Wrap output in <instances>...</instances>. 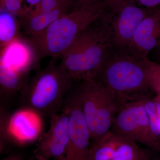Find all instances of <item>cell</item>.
Masks as SVG:
<instances>
[{
	"label": "cell",
	"instance_id": "cell-4",
	"mask_svg": "<svg viewBox=\"0 0 160 160\" xmlns=\"http://www.w3.org/2000/svg\"><path fill=\"white\" fill-rule=\"evenodd\" d=\"M94 79L102 83L114 94L119 106L123 103L151 97L143 59L126 51L109 59Z\"/></svg>",
	"mask_w": 160,
	"mask_h": 160
},
{
	"label": "cell",
	"instance_id": "cell-16",
	"mask_svg": "<svg viewBox=\"0 0 160 160\" xmlns=\"http://www.w3.org/2000/svg\"><path fill=\"white\" fill-rule=\"evenodd\" d=\"M17 17L6 10L0 13V44L1 48L12 41L23 37L20 32L21 25Z\"/></svg>",
	"mask_w": 160,
	"mask_h": 160
},
{
	"label": "cell",
	"instance_id": "cell-15",
	"mask_svg": "<svg viewBox=\"0 0 160 160\" xmlns=\"http://www.w3.org/2000/svg\"><path fill=\"white\" fill-rule=\"evenodd\" d=\"M29 80L0 63V87L2 96L9 99L18 93L21 94Z\"/></svg>",
	"mask_w": 160,
	"mask_h": 160
},
{
	"label": "cell",
	"instance_id": "cell-21",
	"mask_svg": "<svg viewBox=\"0 0 160 160\" xmlns=\"http://www.w3.org/2000/svg\"><path fill=\"white\" fill-rule=\"evenodd\" d=\"M0 9L11 12L17 17L28 12L26 6L22 5V0H0Z\"/></svg>",
	"mask_w": 160,
	"mask_h": 160
},
{
	"label": "cell",
	"instance_id": "cell-17",
	"mask_svg": "<svg viewBox=\"0 0 160 160\" xmlns=\"http://www.w3.org/2000/svg\"><path fill=\"white\" fill-rule=\"evenodd\" d=\"M146 153L136 142L121 136L119 143L112 160H147Z\"/></svg>",
	"mask_w": 160,
	"mask_h": 160
},
{
	"label": "cell",
	"instance_id": "cell-27",
	"mask_svg": "<svg viewBox=\"0 0 160 160\" xmlns=\"http://www.w3.org/2000/svg\"><path fill=\"white\" fill-rule=\"evenodd\" d=\"M38 160H49L48 159L45 158H38Z\"/></svg>",
	"mask_w": 160,
	"mask_h": 160
},
{
	"label": "cell",
	"instance_id": "cell-2",
	"mask_svg": "<svg viewBox=\"0 0 160 160\" xmlns=\"http://www.w3.org/2000/svg\"><path fill=\"white\" fill-rule=\"evenodd\" d=\"M104 1L76 9L56 20L46 29L33 36L26 37L37 61L46 57L58 59L78 35L101 18L105 10Z\"/></svg>",
	"mask_w": 160,
	"mask_h": 160
},
{
	"label": "cell",
	"instance_id": "cell-20",
	"mask_svg": "<svg viewBox=\"0 0 160 160\" xmlns=\"http://www.w3.org/2000/svg\"><path fill=\"white\" fill-rule=\"evenodd\" d=\"M67 6H71L73 8L71 0H42L32 9L28 10V12L30 14H37L53 11Z\"/></svg>",
	"mask_w": 160,
	"mask_h": 160
},
{
	"label": "cell",
	"instance_id": "cell-14",
	"mask_svg": "<svg viewBox=\"0 0 160 160\" xmlns=\"http://www.w3.org/2000/svg\"><path fill=\"white\" fill-rule=\"evenodd\" d=\"M121 136L110 131L91 142L87 160H112L114 157Z\"/></svg>",
	"mask_w": 160,
	"mask_h": 160
},
{
	"label": "cell",
	"instance_id": "cell-22",
	"mask_svg": "<svg viewBox=\"0 0 160 160\" xmlns=\"http://www.w3.org/2000/svg\"><path fill=\"white\" fill-rule=\"evenodd\" d=\"M106 1H124V2L132 3L140 7L150 9L160 8V0H106Z\"/></svg>",
	"mask_w": 160,
	"mask_h": 160
},
{
	"label": "cell",
	"instance_id": "cell-13",
	"mask_svg": "<svg viewBox=\"0 0 160 160\" xmlns=\"http://www.w3.org/2000/svg\"><path fill=\"white\" fill-rule=\"evenodd\" d=\"M73 10L72 6H67L37 14H30L27 12L18 18L24 33L27 37H31L38 34L59 18Z\"/></svg>",
	"mask_w": 160,
	"mask_h": 160
},
{
	"label": "cell",
	"instance_id": "cell-19",
	"mask_svg": "<svg viewBox=\"0 0 160 160\" xmlns=\"http://www.w3.org/2000/svg\"><path fill=\"white\" fill-rule=\"evenodd\" d=\"M144 104L152 132L160 141V117L155 101L154 98H148L144 100Z\"/></svg>",
	"mask_w": 160,
	"mask_h": 160
},
{
	"label": "cell",
	"instance_id": "cell-12",
	"mask_svg": "<svg viewBox=\"0 0 160 160\" xmlns=\"http://www.w3.org/2000/svg\"><path fill=\"white\" fill-rule=\"evenodd\" d=\"M0 63L27 78L32 69H40L33 49L24 37L1 48Z\"/></svg>",
	"mask_w": 160,
	"mask_h": 160
},
{
	"label": "cell",
	"instance_id": "cell-6",
	"mask_svg": "<svg viewBox=\"0 0 160 160\" xmlns=\"http://www.w3.org/2000/svg\"><path fill=\"white\" fill-rule=\"evenodd\" d=\"M104 1L101 18L109 29L112 47L126 51L138 26L152 9L124 1Z\"/></svg>",
	"mask_w": 160,
	"mask_h": 160
},
{
	"label": "cell",
	"instance_id": "cell-26",
	"mask_svg": "<svg viewBox=\"0 0 160 160\" xmlns=\"http://www.w3.org/2000/svg\"><path fill=\"white\" fill-rule=\"evenodd\" d=\"M155 49H156L158 59V62L157 63L160 65V44Z\"/></svg>",
	"mask_w": 160,
	"mask_h": 160
},
{
	"label": "cell",
	"instance_id": "cell-8",
	"mask_svg": "<svg viewBox=\"0 0 160 160\" xmlns=\"http://www.w3.org/2000/svg\"><path fill=\"white\" fill-rule=\"evenodd\" d=\"M1 115L2 141L23 146L38 140L42 135V116L33 109L22 107L11 115Z\"/></svg>",
	"mask_w": 160,
	"mask_h": 160
},
{
	"label": "cell",
	"instance_id": "cell-9",
	"mask_svg": "<svg viewBox=\"0 0 160 160\" xmlns=\"http://www.w3.org/2000/svg\"><path fill=\"white\" fill-rule=\"evenodd\" d=\"M70 138L69 110L63 106L62 111L51 118L50 128L38 140L34 154L36 158L62 160Z\"/></svg>",
	"mask_w": 160,
	"mask_h": 160
},
{
	"label": "cell",
	"instance_id": "cell-28",
	"mask_svg": "<svg viewBox=\"0 0 160 160\" xmlns=\"http://www.w3.org/2000/svg\"><path fill=\"white\" fill-rule=\"evenodd\" d=\"M149 160V159H148V160Z\"/></svg>",
	"mask_w": 160,
	"mask_h": 160
},
{
	"label": "cell",
	"instance_id": "cell-11",
	"mask_svg": "<svg viewBox=\"0 0 160 160\" xmlns=\"http://www.w3.org/2000/svg\"><path fill=\"white\" fill-rule=\"evenodd\" d=\"M160 44V8L153 9L138 26L126 52L140 59L148 58Z\"/></svg>",
	"mask_w": 160,
	"mask_h": 160
},
{
	"label": "cell",
	"instance_id": "cell-1",
	"mask_svg": "<svg viewBox=\"0 0 160 160\" xmlns=\"http://www.w3.org/2000/svg\"><path fill=\"white\" fill-rule=\"evenodd\" d=\"M111 48L109 29L100 18L78 36L62 55L60 64L75 82L94 79Z\"/></svg>",
	"mask_w": 160,
	"mask_h": 160
},
{
	"label": "cell",
	"instance_id": "cell-5",
	"mask_svg": "<svg viewBox=\"0 0 160 160\" xmlns=\"http://www.w3.org/2000/svg\"><path fill=\"white\" fill-rule=\"evenodd\" d=\"M72 87L82 106L91 142L111 130L119 104L110 89L94 79L76 82Z\"/></svg>",
	"mask_w": 160,
	"mask_h": 160
},
{
	"label": "cell",
	"instance_id": "cell-3",
	"mask_svg": "<svg viewBox=\"0 0 160 160\" xmlns=\"http://www.w3.org/2000/svg\"><path fill=\"white\" fill-rule=\"evenodd\" d=\"M52 58L49 65L36 71L20 94L22 107L33 109L42 117L51 118L62 108L75 81Z\"/></svg>",
	"mask_w": 160,
	"mask_h": 160
},
{
	"label": "cell",
	"instance_id": "cell-23",
	"mask_svg": "<svg viewBox=\"0 0 160 160\" xmlns=\"http://www.w3.org/2000/svg\"><path fill=\"white\" fill-rule=\"evenodd\" d=\"M103 1L104 0H71L74 10L86 8L94 3Z\"/></svg>",
	"mask_w": 160,
	"mask_h": 160
},
{
	"label": "cell",
	"instance_id": "cell-10",
	"mask_svg": "<svg viewBox=\"0 0 160 160\" xmlns=\"http://www.w3.org/2000/svg\"><path fill=\"white\" fill-rule=\"evenodd\" d=\"M64 105L69 110L70 138L62 160H87L91 135L79 101L72 89L67 95Z\"/></svg>",
	"mask_w": 160,
	"mask_h": 160
},
{
	"label": "cell",
	"instance_id": "cell-7",
	"mask_svg": "<svg viewBox=\"0 0 160 160\" xmlns=\"http://www.w3.org/2000/svg\"><path fill=\"white\" fill-rule=\"evenodd\" d=\"M110 131L160 152V141L152 130L144 100L121 104Z\"/></svg>",
	"mask_w": 160,
	"mask_h": 160
},
{
	"label": "cell",
	"instance_id": "cell-18",
	"mask_svg": "<svg viewBox=\"0 0 160 160\" xmlns=\"http://www.w3.org/2000/svg\"><path fill=\"white\" fill-rule=\"evenodd\" d=\"M143 61L150 89L155 93L156 98L160 101V65L148 58L143 59Z\"/></svg>",
	"mask_w": 160,
	"mask_h": 160
},
{
	"label": "cell",
	"instance_id": "cell-24",
	"mask_svg": "<svg viewBox=\"0 0 160 160\" xmlns=\"http://www.w3.org/2000/svg\"><path fill=\"white\" fill-rule=\"evenodd\" d=\"M26 2L29 4V6L27 7L28 10H30L33 8L36 5L40 2L42 0H26Z\"/></svg>",
	"mask_w": 160,
	"mask_h": 160
},
{
	"label": "cell",
	"instance_id": "cell-25",
	"mask_svg": "<svg viewBox=\"0 0 160 160\" xmlns=\"http://www.w3.org/2000/svg\"><path fill=\"white\" fill-rule=\"evenodd\" d=\"M2 160H24L23 158L19 155L13 154L3 159Z\"/></svg>",
	"mask_w": 160,
	"mask_h": 160
}]
</instances>
